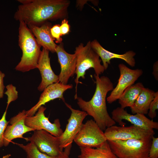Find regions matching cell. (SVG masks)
<instances>
[{
    "label": "cell",
    "mask_w": 158,
    "mask_h": 158,
    "mask_svg": "<svg viewBox=\"0 0 158 158\" xmlns=\"http://www.w3.org/2000/svg\"><path fill=\"white\" fill-rule=\"evenodd\" d=\"M72 84L65 85L60 82L51 84L45 88L41 94L37 103L26 111L27 116H31L35 114L38 109L46 103L56 99H61L65 102L63 93L68 89L72 88Z\"/></svg>",
    "instance_id": "cell-15"
},
{
    "label": "cell",
    "mask_w": 158,
    "mask_h": 158,
    "mask_svg": "<svg viewBox=\"0 0 158 158\" xmlns=\"http://www.w3.org/2000/svg\"><path fill=\"white\" fill-rule=\"evenodd\" d=\"M120 75L116 87L107 98L108 102L111 104L118 99L125 90L135 82L143 74L141 69H131L123 63L118 66Z\"/></svg>",
    "instance_id": "cell-10"
},
{
    "label": "cell",
    "mask_w": 158,
    "mask_h": 158,
    "mask_svg": "<svg viewBox=\"0 0 158 158\" xmlns=\"http://www.w3.org/2000/svg\"><path fill=\"white\" fill-rule=\"evenodd\" d=\"M72 144L65 147L64 150L61 151L56 158H70L69 157Z\"/></svg>",
    "instance_id": "cell-29"
},
{
    "label": "cell",
    "mask_w": 158,
    "mask_h": 158,
    "mask_svg": "<svg viewBox=\"0 0 158 158\" xmlns=\"http://www.w3.org/2000/svg\"><path fill=\"white\" fill-rule=\"evenodd\" d=\"M144 87L142 83L139 82L127 88L118 99L120 107L124 109L132 107Z\"/></svg>",
    "instance_id": "cell-21"
},
{
    "label": "cell",
    "mask_w": 158,
    "mask_h": 158,
    "mask_svg": "<svg viewBox=\"0 0 158 158\" xmlns=\"http://www.w3.org/2000/svg\"><path fill=\"white\" fill-rule=\"evenodd\" d=\"M25 110L19 112L16 116L12 117L9 121L10 125H8L4 135V146H7L13 139L17 138L25 139L24 134L28 132L35 130L27 126L25 120L27 117Z\"/></svg>",
    "instance_id": "cell-14"
},
{
    "label": "cell",
    "mask_w": 158,
    "mask_h": 158,
    "mask_svg": "<svg viewBox=\"0 0 158 158\" xmlns=\"http://www.w3.org/2000/svg\"><path fill=\"white\" fill-rule=\"evenodd\" d=\"M92 48L100 58L103 65L106 70L111 60L113 59H118L123 60L130 66L133 67L135 64L134 57L136 53L132 51H129L123 54H116L106 50L96 40L91 41Z\"/></svg>",
    "instance_id": "cell-17"
},
{
    "label": "cell",
    "mask_w": 158,
    "mask_h": 158,
    "mask_svg": "<svg viewBox=\"0 0 158 158\" xmlns=\"http://www.w3.org/2000/svg\"><path fill=\"white\" fill-rule=\"evenodd\" d=\"M14 18L27 25L40 26L49 20L65 18L70 4L67 0H18Z\"/></svg>",
    "instance_id": "cell-1"
},
{
    "label": "cell",
    "mask_w": 158,
    "mask_h": 158,
    "mask_svg": "<svg viewBox=\"0 0 158 158\" xmlns=\"http://www.w3.org/2000/svg\"><path fill=\"white\" fill-rule=\"evenodd\" d=\"M27 26L41 47L52 53L55 52L57 45L54 42L55 40L51 35V27L50 23L47 22L40 26L32 25Z\"/></svg>",
    "instance_id": "cell-18"
},
{
    "label": "cell",
    "mask_w": 158,
    "mask_h": 158,
    "mask_svg": "<svg viewBox=\"0 0 158 158\" xmlns=\"http://www.w3.org/2000/svg\"><path fill=\"white\" fill-rule=\"evenodd\" d=\"M73 141L80 147L97 148L107 140L104 132L95 121L90 119L83 124Z\"/></svg>",
    "instance_id": "cell-6"
},
{
    "label": "cell",
    "mask_w": 158,
    "mask_h": 158,
    "mask_svg": "<svg viewBox=\"0 0 158 158\" xmlns=\"http://www.w3.org/2000/svg\"><path fill=\"white\" fill-rule=\"evenodd\" d=\"M60 28L61 36L67 34L70 31V26L68 21L66 18H64L62 21Z\"/></svg>",
    "instance_id": "cell-28"
},
{
    "label": "cell",
    "mask_w": 158,
    "mask_h": 158,
    "mask_svg": "<svg viewBox=\"0 0 158 158\" xmlns=\"http://www.w3.org/2000/svg\"><path fill=\"white\" fill-rule=\"evenodd\" d=\"M155 92L148 88L144 87L130 108L134 114L140 113L147 114L150 104L154 98Z\"/></svg>",
    "instance_id": "cell-19"
},
{
    "label": "cell",
    "mask_w": 158,
    "mask_h": 158,
    "mask_svg": "<svg viewBox=\"0 0 158 158\" xmlns=\"http://www.w3.org/2000/svg\"><path fill=\"white\" fill-rule=\"evenodd\" d=\"M158 109V92H155L154 98L151 102L149 109L148 114L151 119L155 118L157 115L156 111Z\"/></svg>",
    "instance_id": "cell-24"
},
{
    "label": "cell",
    "mask_w": 158,
    "mask_h": 158,
    "mask_svg": "<svg viewBox=\"0 0 158 158\" xmlns=\"http://www.w3.org/2000/svg\"><path fill=\"white\" fill-rule=\"evenodd\" d=\"M152 138L107 141L117 158H149Z\"/></svg>",
    "instance_id": "cell-5"
},
{
    "label": "cell",
    "mask_w": 158,
    "mask_h": 158,
    "mask_svg": "<svg viewBox=\"0 0 158 158\" xmlns=\"http://www.w3.org/2000/svg\"><path fill=\"white\" fill-rule=\"evenodd\" d=\"M25 140L33 142L40 152L53 157H56L63 151L60 147L59 137L44 130L34 131L31 137L25 138Z\"/></svg>",
    "instance_id": "cell-9"
},
{
    "label": "cell",
    "mask_w": 158,
    "mask_h": 158,
    "mask_svg": "<svg viewBox=\"0 0 158 158\" xmlns=\"http://www.w3.org/2000/svg\"><path fill=\"white\" fill-rule=\"evenodd\" d=\"M11 156V155L10 154H7L5 155L2 158H9Z\"/></svg>",
    "instance_id": "cell-32"
},
{
    "label": "cell",
    "mask_w": 158,
    "mask_h": 158,
    "mask_svg": "<svg viewBox=\"0 0 158 158\" xmlns=\"http://www.w3.org/2000/svg\"><path fill=\"white\" fill-rule=\"evenodd\" d=\"M5 74L0 71V99L4 96L5 86L4 83V78Z\"/></svg>",
    "instance_id": "cell-30"
},
{
    "label": "cell",
    "mask_w": 158,
    "mask_h": 158,
    "mask_svg": "<svg viewBox=\"0 0 158 158\" xmlns=\"http://www.w3.org/2000/svg\"><path fill=\"white\" fill-rule=\"evenodd\" d=\"M7 109L4 113L1 118L0 119V147L4 146V135L5 129L9 123V121L6 120V117Z\"/></svg>",
    "instance_id": "cell-25"
},
{
    "label": "cell",
    "mask_w": 158,
    "mask_h": 158,
    "mask_svg": "<svg viewBox=\"0 0 158 158\" xmlns=\"http://www.w3.org/2000/svg\"><path fill=\"white\" fill-rule=\"evenodd\" d=\"M111 113L112 119L120 126H125L126 123L122 121L125 120L133 125L145 129H158V123L150 119L144 114L136 113L131 114L121 107H118L114 109Z\"/></svg>",
    "instance_id": "cell-12"
},
{
    "label": "cell",
    "mask_w": 158,
    "mask_h": 158,
    "mask_svg": "<svg viewBox=\"0 0 158 158\" xmlns=\"http://www.w3.org/2000/svg\"><path fill=\"white\" fill-rule=\"evenodd\" d=\"M96 87L91 99L88 101L78 97L77 104L82 111L93 117L100 128L105 131L114 125L116 123L109 115L107 110L106 98L108 92L114 89L113 83L107 76L100 77L94 75Z\"/></svg>",
    "instance_id": "cell-2"
},
{
    "label": "cell",
    "mask_w": 158,
    "mask_h": 158,
    "mask_svg": "<svg viewBox=\"0 0 158 158\" xmlns=\"http://www.w3.org/2000/svg\"><path fill=\"white\" fill-rule=\"evenodd\" d=\"M6 87L7 91L4 93L8 97L7 106L6 109H8L10 104L13 101L16 100L18 98V92L16 90V87L12 84L7 85Z\"/></svg>",
    "instance_id": "cell-23"
},
{
    "label": "cell",
    "mask_w": 158,
    "mask_h": 158,
    "mask_svg": "<svg viewBox=\"0 0 158 158\" xmlns=\"http://www.w3.org/2000/svg\"><path fill=\"white\" fill-rule=\"evenodd\" d=\"M104 133L107 140L144 139L152 138L155 133L154 130H146L133 125L128 126L114 125L107 128Z\"/></svg>",
    "instance_id": "cell-7"
},
{
    "label": "cell",
    "mask_w": 158,
    "mask_h": 158,
    "mask_svg": "<svg viewBox=\"0 0 158 158\" xmlns=\"http://www.w3.org/2000/svg\"><path fill=\"white\" fill-rule=\"evenodd\" d=\"M46 109L43 106L40 107L34 116L26 118L25 124L35 130H44L54 136L59 137L63 132L59 120L56 119L54 123H51L45 116L44 112Z\"/></svg>",
    "instance_id": "cell-11"
},
{
    "label": "cell",
    "mask_w": 158,
    "mask_h": 158,
    "mask_svg": "<svg viewBox=\"0 0 158 158\" xmlns=\"http://www.w3.org/2000/svg\"><path fill=\"white\" fill-rule=\"evenodd\" d=\"M61 71L59 76V81L63 84H67L69 78L75 73L76 56L75 53L70 54L64 49L62 42L57 45L55 49Z\"/></svg>",
    "instance_id": "cell-13"
},
{
    "label": "cell",
    "mask_w": 158,
    "mask_h": 158,
    "mask_svg": "<svg viewBox=\"0 0 158 158\" xmlns=\"http://www.w3.org/2000/svg\"><path fill=\"white\" fill-rule=\"evenodd\" d=\"M75 53L76 56V64L75 74L76 77L75 80L76 83L75 95L74 98L76 99L77 86L79 83V78H85L86 71L90 68L94 69L95 74L99 75L105 70L102 61L97 53L92 48L91 41H88L86 45L81 43L75 47Z\"/></svg>",
    "instance_id": "cell-4"
},
{
    "label": "cell",
    "mask_w": 158,
    "mask_h": 158,
    "mask_svg": "<svg viewBox=\"0 0 158 158\" xmlns=\"http://www.w3.org/2000/svg\"><path fill=\"white\" fill-rule=\"evenodd\" d=\"M60 25L56 24L51 27L50 32L53 38L55 40L56 43H61L62 42V39L60 28Z\"/></svg>",
    "instance_id": "cell-27"
},
{
    "label": "cell",
    "mask_w": 158,
    "mask_h": 158,
    "mask_svg": "<svg viewBox=\"0 0 158 158\" xmlns=\"http://www.w3.org/2000/svg\"><path fill=\"white\" fill-rule=\"evenodd\" d=\"M49 51L42 48L37 67L40 71L42 80L38 87L39 91H42L49 85L59 82L58 75H56L50 65Z\"/></svg>",
    "instance_id": "cell-16"
},
{
    "label": "cell",
    "mask_w": 158,
    "mask_h": 158,
    "mask_svg": "<svg viewBox=\"0 0 158 158\" xmlns=\"http://www.w3.org/2000/svg\"><path fill=\"white\" fill-rule=\"evenodd\" d=\"M66 106L71 111V116L68 120L66 128L59 137L60 147L61 150L72 144L80 131L84 119L88 115L85 111L73 108L69 104L64 102Z\"/></svg>",
    "instance_id": "cell-8"
},
{
    "label": "cell",
    "mask_w": 158,
    "mask_h": 158,
    "mask_svg": "<svg viewBox=\"0 0 158 158\" xmlns=\"http://www.w3.org/2000/svg\"><path fill=\"white\" fill-rule=\"evenodd\" d=\"M26 152L27 158H56L50 156L40 152L33 142H30L26 145L16 143Z\"/></svg>",
    "instance_id": "cell-22"
},
{
    "label": "cell",
    "mask_w": 158,
    "mask_h": 158,
    "mask_svg": "<svg viewBox=\"0 0 158 158\" xmlns=\"http://www.w3.org/2000/svg\"><path fill=\"white\" fill-rule=\"evenodd\" d=\"M19 22L18 42L22 55L15 69L24 72L37 68L42 50L41 46L27 25L23 21Z\"/></svg>",
    "instance_id": "cell-3"
},
{
    "label": "cell",
    "mask_w": 158,
    "mask_h": 158,
    "mask_svg": "<svg viewBox=\"0 0 158 158\" xmlns=\"http://www.w3.org/2000/svg\"><path fill=\"white\" fill-rule=\"evenodd\" d=\"M149 158H158V138L153 136L149 152Z\"/></svg>",
    "instance_id": "cell-26"
},
{
    "label": "cell",
    "mask_w": 158,
    "mask_h": 158,
    "mask_svg": "<svg viewBox=\"0 0 158 158\" xmlns=\"http://www.w3.org/2000/svg\"><path fill=\"white\" fill-rule=\"evenodd\" d=\"M153 71L152 74L153 75L155 79L158 80V62H155L154 65L153 67Z\"/></svg>",
    "instance_id": "cell-31"
},
{
    "label": "cell",
    "mask_w": 158,
    "mask_h": 158,
    "mask_svg": "<svg viewBox=\"0 0 158 158\" xmlns=\"http://www.w3.org/2000/svg\"><path fill=\"white\" fill-rule=\"evenodd\" d=\"M79 158H117L112 151L107 141L97 148L80 147Z\"/></svg>",
    "instance_id": "cell-20"
}]
</instances>
